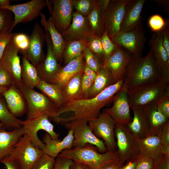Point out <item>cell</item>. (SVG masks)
<instances>
[{"label": "cell", "mask_w": 169, "mask_h": 169, "mask_svg": "<svg viewBox=\"0 0 169 169\" xmlns=\"http://www.w3.org/2000/svg\"><path fill=\"white\" fill-rule=\"evenodd\" d=\"M123 78L107 87L96 96L82 99L63 105L59 108L54 117L55 122L64 126L79 121L88 122L96 118L101 109L112 102L115 95L122 88Z\"/></svg>", "instance_id": "cell-1"}, {"label": "cell", "mask_w": 169, "mask_h": 169, "mask_svg": "<svg viewBox=\"0 0 169 169\" xmlns=\"http://www.w3.org/2000/svg\"><path fill=\"white\" fill-rule=\"evenodd\" d=\"M163 70L150 50L144 57L132 55L123 76V86L128 90L157 82L162 78Z\"/></svg>", "instance_id": "cell-2"}, {"label": "cell", "mask_w": 169, "mask_h": 169, "mask_svg": "<svg viewBox=\"0 0 169 169\" xmlns=\"http://www.w3.org/2000/svg\"><path fill=\"white\" fill-rule=\"evenodd\" d=\"M169 93V73L163 74L160 80L141 85L127 91L130 108H144L156 104Z\"/></svg>", "instance_id": "cell-3"}, {"label": "cell", "mask_w": 169, "mask_h": 169, "mask_svg": "<svg viewBox=\"0 0 169 169\" xmlns=\"http://www.w3.org/2000/svg\"><path fill=\"white\" fill-rule=\"evenodd\" d=\"M58 155L84 163L92 169H101L109 163L119 160L117 151L101 153L95 146L89 144L81 148L64 150Z\"/></svg>", "instance_id": "cell-4"}, {"label": "cell", "mask_w": 169, "mask_h": 169, "mask_svg": "<svg viewBox=\"0 0 169 169\" xmlns=\"http://www.w3.org/2000/svg\"><path fill=\"white\" fill-rule=\"evenodd\" d=\"M15 84L23 94L26 101V119L44 114L48 115L50 118L54 115L59 108L45 95L27 87L23 82Z\"/></svg>", "instance_id": "cell-5"}, {"label": "cell", "mask_w": 169, "mask_h": 169, "mask_svg": "<svg viewBox=\"0 0 169 169\" xmlns=\"http://www.w3.org/2000/svg\"><path fill=\"white\" fill-rule=\"evenodd\" d=\"M115 135L119 160L125 162L140 154L138 142L128 125L115 122Z\"/></svg>", "instance_id": "cell-6"}, {"label": "cell", "mask_w": 169, "mask_h": 169, "mask_svg": "<svg viewBox=\"0 0 169 169\" xmlns=\"http://www.w3.org/2000/svg\"><path fill=\"white\" fill-rule=\"evenodd\" d=\"M43 153L25 134L6 157L16 161L22 169H31Z\"/></svg>", "instance_id": "cell-7"}, {"label": "cell", "mask_w": 169, "mask_h": 169, "mask_svg": "<svg viewBox=\"0 0 169 169\" xmlns=\"http://www.w3.org/2000/svg\"><path fill=\"white\" fill-rule=\"evenodd\" d=\"M88 122L93 134L104 141L107 151H117L115 135V122L113 119L103 110L96 118Z\"/></svg>", "instance_id": "cell-8"}, {"label": "cell", "mask_w": 169, "mask_h": 169, "mask_svg": "<svg viewBox=\"0 0 169 169\" xmlns=\"http://www.w3.org/2000/svg\"><path fill=\"white\" fill-rule=\"evenodd\" d=\"M46 1L53 24L62 34L71 23L74 0Z\"/></svg>", "instance_id": "cell-9"}, {"label": "cell", "mask_w": 169, "mask_h": 169, "mask_svg": "<svg viewBox=\"0 0 169 169\" xmlns=\"http://www.w3.org/2000/svg\"><path fill=\"white\" fill-rule=\"evenodd\" d=\"M49 117L48 115L44 114L22 122V126L25 129V134L35 146L42 150L45 145L38 137L37 133L38 131H45L53 139H58L59 136L54 131V126L49 120Z\"/></svg>", "instance_id": "cell-10"}, {"label": "cell", "mask_w": 169, "mask_h": 169, "mask_svg": "<svg viewBox=\"0 0 169 169\" xmlns=\"http://www.w3.org/2000/svg\"><path fill=\"white\" fill-rule=\"evenodd\" d=\"M47 6L44 0H32L25 3L11 5L1 8L9 10L14 15L11 32L18 24L32 21L40 15L41 11Z\"/></svg>", "instance_id": "cell-11"}, {"label": "cell", "mask_w": 169, "mask_h": 169, "mask_svg": "<svg viewBox=\"0 0 169 169\" xmlns=\"http://www.w3.org/2000/svg\"><path fill=\"white\" fill-rule=\"evenodd\" d=\"M131 0H110L104 17L105 29L110 38L119 33L127 7Z\"/></svg>", "instance_id": "cell-12"}, {"label": "cell", "mask_w": 169, "mask_h": 169, "mask_svg": "<svg viewBox=\"0 0 169 169\" xmlns=\"http://www.w3.org/2000/svg\"><path fill=\"white\" fill-rule=\"evenodd\" d=\"M110 39L125 49L133 56L141 55L146 41L142 24L133 30L119 33Z\"/></svg>", "instance_id": "cell-13"}, {"label": "cell", "mask_w": 169, "mask_h": 169, "mask_svg": "<svg viewBox=\"0 0 169 169\" xmlns=\"http://www.w3.org/2000/svg\"><path fill=\"white\" fill-rule=\"evenodd\" d=\"M71 129L73 130L72 148H81L89 144L95 146L100 153L107 151L104 141L93 134L87 122L80 121L75 123L71 125L68 129Z\"/></svg>", "instance_id": "cell-14"}, {"label": "cell", "mask_w": 169, "mask_h": 169, "mask_svg": "<svg viewBox=\"0 0 169 169\" xmlns=\"http://www.w3.org/2000/svg\"><path fill=\"white\" fill-rule=\"evenodd\" d=\"M128 90L123 85L121 89L115 95L112 106L104 110L115 122L128 125L132 121L127 95Z\"/></svg>", "instance_id": "cell-15"}, {"label": "cell", "mask_w": 169, "mask_h": 169, "mask_svg": "<svg viewBox=\"0 0 169 169\" xmlns=\"http://www.w3.org/2000/svg\"><path fill=\"white\" fill-rule=\"evenodd\" d=\"M44 29L47 54L43 60L36 67L41 79L52 83L61 67L54 52L49 34L46 29Z\"/></svg>", "instance_id": "cell-16"}, {"label": "cell", "mask_w": 169, "mask_h": 169, "mask_svg": "<svg viewBox=\"0 0 169 169\" xmlns=\"http://www.w3.org/2000/svg\"><path fill=\"white\" fill-rule=\"evenodd\" d=\"M29 38L28 49L21 54L36 67L43 60L45 57L43 51L45 41V33L38 23H35Z\"/></svg>", "instance_id": "cell-17"}, {"label": "cell", "mask_w": 169, "mask_h": 169, "mask_svg": "<svg viewBox=\"0 0 169 169\" xmlns=\"http://www.w3.org/2000/svg\"><path fill=\"white\" fill-rule=\"evenodd\" d=\"M131 57L132 55L128 52L119 46L103 61V67L110 72L114 84L123 78Z\"/></svg>", "instance_id": "cell-18"}, {"label": "cell", "mask_w": 169, "mask_h": 169, "mask_svg": "<svg viewBox=\"0 0 169 169\" xmlns=\"http://www.w3.org/2000/svg\"><path fill=\"white\" fill-rule=\"evenodd\" d=\"M87 16L73 11L71 23L62 35L67 42L74 40L87 39L93 35Z\"/></svg>", "instance_id": "cell-19"}, {"label": "cell", "mask_w": 169, "mask_h": 169, "mask_svg": "<svg viewBox=\"0 0 169 169\" xmlns=\"http://www.w3.org/2000/svg\"><path fill=\"white\" fill-rule=\"evenodd\" d=\"M19 51L13 38L7 46L0 60V65L7 69L11 74L15 84L22 82L20 59Z\"/></svg>", "instance_id": "cell-20"}, {"label": "cell", "mask_w": 169, "mask_h": 169, "mask_svg": "<svg viewBox=\"0 0 169 169\" xmlns=\"http://www.w3.org/2000/svg\"><path fill=\"white\" fill-rule=\"evenodd\" d=\"M2 95L9 110L14 116H22L27 111L25 99L14 82Z\"/></svg>", "instance_id": "cell-21"}, {"label": "cell", "mask_w": 169, "mask_h": 169, "mask_svg": "<svg viewBox=\"0 0 169 169\" xmlns=\"http://www.w3.org/2000/svg\"><path fill=\"white\" fill-rule=\"evenodd\" d=\"M83 52L78 57L61 67L52 84L58 86L61 90L75 75L84 70L85 65Z\"/></svg>", "instance_id": "cell-22"}, {"label": "cell", "mask_w": 169, "mask_h": 169, "mask_svg": "<svg viewBox=\"0 0 169 169\" xmlns=\"http://www.w3.org/2000/svg\"><path fill=\"white\" fill-rule=\"evenodd\" d=\"M146 1L131 0L126 9L119 33L133 30L141 24V12Z\"/></svg>", "instance_id": "cell-23"}, {"label": "cell", "mask_w": 169, "mask_h": 169, "mask_svg": "<svg viewBox=\"0 0 169 169\" xmlns=\"http://www.w3.org/2000/svg\"><path fill=\"white\" fill-rule=\"evenodd\" d=\"M43 139L45 145L43 149L44 153L55 159L63 150L72 148L73 130H69L67 135L62 140L53 139L47 133L44 135Z\"/></svg>", "instance_id": "cell-24"}, {"label": "cell", "mask_w": 169, "mask_h": 169, "mask_svg": "<svg viewBox=\"0 0 169 169\" xmlns=\"http://www.w3.org/2000/svg\"><path fill=\"white\" fill-rule=\"evenodd\" d=\"M41 22L48 32L52 42L53 50L58 62L63 60V54L67 41L57 30L50 17L47 19L45 16L41 13Z\"/></svg>", "instance_id": "cell-25"}, {"label": "cell", "mask_w": 169, "mask_h": 169, "mask_svg": "<svg viewBox=\"0 0 169 169\" xmlns=\"http://www.w3.org/2000/svg\"><path fill=\"white\" fill-rule=\"evenodd\" d=\"M25 133V129L22 126L10 131H6L3 127H0V163Z\"/></svg>", "instance_id": "cell-26"}, {"label": "cell", "mask_w": 169, "mask_h": 169, "mask_svg": "<svg viewBox=\"0 0 169 169\" xmlns=\"http://www.w3.org/2000/svg\"><path fill=\"white\" fill-rule=\"evenodd\" d=\"M110 0H98L97 4L87 16L94 35L101 37L105 31L104 17Z\"/></svg>", "instance_id": "cell-27"}, {"label": "cell", "mask_w": 169, "mask_h": 169, "mask_svg": "<svg viewBox=\"0 0 169 169\" xmlns=\"http://www.w3.org/2000/svg\"><path fill=\"white\" fill-rule=\"evenodd\" d=\"M137 141L140 154L153 159L155 161L162 155L163 145L160 139V134H149Z\"/></svg>", "instance_id": "cell-28"}, {"label": "cell", "mask_w": 169, "mask_h": 169, "mask_svg": "<svg viewBox=\"0 0 169 169\" xmlns=\"http://www.w3.org/2000/svg\"><path fill=\"white\" fill-rule=\"evenodd\" d=\"M131 109L134 116L131 122L127 125L130 131L138 141L149 135V128L144 108L133 107Z\"/></svg>", "instance_id": "cell-29"}, {"label": "cell", "mask_w": 169, "mask_h": 169, "mask_svg": "<svg viewBox=\"0 0 169 169\" xmlns=\"http://www.w3.org/2000/svg\"><path fill=\"white\" fill-rule=\"evenodd\" d=\"M149 128V134H160L165 125L169 121L158 109L156 104L143 108Z\"/></svg>", "instance_id": "cell-30"}, {"label": "cell", "mask_w": 169, "mask_h": 169, "mask_svg": "<svg viewBox=\"0 0 169 169\" xmlns=\"http://www.w3.org/2000/svg\"><path fill=\"white\" fill-rule=\"evenodd\" d=\"M83 73L84 70L75 75L62 90L64 104L83 98L81 87Z\"/></svg>", "instance_id": "cell-31"}, {"label": "cell", "mask_w": 169, "mask_h": 169, "mask_svg": "<svg viewBox=\"0 0 169 169\" xmlns=\"http://www.w3.org/2000/svg\"><path fill=\"white\" fill-rule=\"evenodd\" d=\"M149 45L163 70H169V55L163 46L160 31L152 37Z\"/></svg>", "instance_id": "cell-32"}, {"label": "cell", "mask_w": 169, "mask_h": 169, "mask_svg": "<svg viewBox=\"0 0 169 169\" xmlns=\"http://www.w3.org/2000/svg\"><path fill=\"white\" fill-rule=\"evenodd\" d=\"M21 66L22 82L27 87L34 89L41 80L36 67L23 56L22 57Z\"/></svg>", "instance_id": "cell-33"}, {"label": "cell", "mask_w": 169, "mask_h": 169, "mask_svg": "<svg viewBox=\"0 0 169 169\" xmlns=\"http://www.w3.org/2000/svg\"><path fill=\"white\" fill-rule=\"evenodd\" d=\"M97 74L87 99L96 96L108 87L114 84L110 73L105 67L101 68Z\"/></svg>", "instance_id": "cell-34"}, {"label": "cell", "mask_w": 169, "mask_h": 169, "mask_svg": "<svg viewBox=\"0 0 169 169\" xmlns=\"http://www.w3.org/2000/svg\"><path fill=\"white\" fill-rule=\"evenodd\" d=\"M59 108L64 104L62 90L56 85L41 80L36 87Z\"/></svg>", "instance_id": "cell-35"}, {"label": "cell", "mask_w": 169, "mask_h": 169, "mask_svg": "<svg viewBox=\"0 0 169 169\" xmlns=\"http://www.w3.org/2000/svg\"><path fill=\"white\" fill-rule=\"evenodd\" d=\"M87 46V39L76 40L67 42L63 54V60L64 65L79 56Z\"/></svg>", "instance_id": "cell-36"}, {"label": "cell", "mask_w": 169, "mask_h": 169, "mask_svg": "<svg viewBox=\"0 0 169 169\" xmlns=\"http://www.w3.org/2000/svg\"><path fill=\"white\" fill-rule=\"evenodd\" d=\"M0 94V121L4 128L15 129L22 126V120L17 118L10 112L6 102Z\"/></svg>", "instance_id": "cell-37"}, {"label": "cell", "mask_w": 169, "mask_h": 169, "mask_svg": "<svg viewBox=\"0 0 169 169\" xmlns=\"http://www.w3.org/2000/svg\"><path fill=\"white\" fill-rule=\"evenodd\" d=\"M85 64L97 74L103 67V61L86 47L83 51Z\"/></svg>", "instance_id": "cell-38"}, {"label": "cell", "mask_w": 169, "mask_h": 169, "mask_svg": "<svg viewBox=\"0 0 169 169\" xmlns=\"http://www.w3.org/2000/svg\"><path fill=\"white\" fill-rule=\"evenodd\" d=\"M87 40V48L101 59L103 61V63L105 58L100 37L93 34Z\"/></svg>", "instance_id": "cell-39"}, {"label": "cell", "mask_w": 169, "mask_h": 169, "mask_svg": "<svg viewBox=\"0 0 169 169\" xmlns=\"http://www.w3.org/2000/svg\"><path fill=\"white\" fill-rule=\"evenodd\" d=\"M13 23L12 13L7 9L0 8V34L11 33Z\"/></svg>", "instance_id": "cell-40"}, {"label": "cell", "mask_w": 169, "mask_h": 169, "mask_svg": "<svg viewBox=\"0 0 169 169\" xmlns=\"http://www.w3.org/2000/svg\"><path fill=\"white\" fill-rule=\"evenodd\" d=\"M98 0H74V8L76 12L87 16L96 5Z\"/></svg>", "instance_id": "cell-41"}, {"label": "cell", "mask_w": 169, "mask_h": 169, "mask_svg": "<svg viewBox=\"0 0 169 169\" xmlns=\"http://www.w3.org/2000/svg\"><path fill=\"white\" fill-rule=\"evenodd\" d=\"M100 40L105 55V60L120 46L115 43L110 39L105 30L101 37Z\"/></svg>", "instance_id": "cell-42"}, {"label": "cell", "mask_w": 169, "mask_h": 169, "mask_svg": "<svg viewBox=\"0 0 169 169\" xmlns=\"http://www.w3.org/2000/svg\"><path fill=\"white\" fill-rule=\"evenodd\" d=\"M13 41L18 49L19 53L22 54L28 49L30 42L29 36L23 33H15L13 38Z\"/></svg>", "instance_id": "cell-43"}, {"label": "cell", "mask_w": 169, "mask_h": 169, "mask_svg": "<svg viewBox=\"0 0 169 169\" xmlns=\"http://www.w3.org/2000/svg\"><path fill=\"white\" fill-rule=\"evenodd\" d=\"M55 159L43 153L31 169H53Z\"/></svg>", "instance_id": "cell-44"}, {"label": "cell", "mask_w": 169, "mask_h": 169, "mask_svg": "<svg viewBox=\"0 0 169 169\" xmlns=\"http://www.w3.org/2000/svg\"><path fill=\"white\" fill-rule=\"evenodd\" d=\"M167 23L160 15L155 14L150 18L148 24L153 32L156 33L160 32L166 26Z\"/></svg>", "instance_id": "cell-45"}, {"label": "cell", "mask_w": 169, "mask_h": 169, "mask_svg": "<svg viewBox=\"0 0 169 169\" xmlns=\"http://www.w3.org/2000/svg\"><path fill=\"white\" fill-rule=\"evenodd\" d=\"M13 83V79L9 72L0 65V86L8 88Z\"/></svg>", "instance_id": "cell-46"}, {"label": "cell", "mask_w": 169, "mask_h": 169, "mask_svg": "<svg viewBox=\"0 0 169 169\" xmlns=\"http://www.w3.org/2000/svg\"><path fill=\"white\" fill-rule=\"evenodd\" d=\"M155 162L153 159L140 153L136 169H152Z\"/></svg>", "instance_id": "cell-47"}, {"label": "cell", "mask_w": 169, "mask_h": 169, "mask_svg": "<svg viewBox=\"0 0 169 169\" xmlns=\"http://www.w3.org/2000/svg\"><path fill=\"white\" fill-rule=\"evenodd\" d=\"M160 112L167 118H169V93L167 94L156 103Z\"/></svg>", "instance_id": "cell-48"}, {"label": "cell", "mask_w": 169, "mask_h": 169, "mask_svg": "<svg viewBox=\"0 0 169 169\" xmlns=\"http://www.w3.org/2000/svg\"><path fill=\"white\" fill-rule=\"evenodd\" d=\"M15 33L7 32L0 34V60L5 49L12 39Z\"/></svg>", "instance_id": "cell-49"}, {"label": "cell", "mask_w": 169, "mask_h": 169, "mask_svg": "<svg viewBox=\"0 0 169 169\" xmlns=\"http://www.w3.org/2000/svg\"><path fill=\"white\" fill-rule=\"evenodd\" d=\"M73 160L58 155L55 158L53 169H69Z\"/></svg>", "instance_id": "cell-50"}, {"label": "cell", "mask_w": 169, "mask_h": 169, "mask_svg": "<svg viewBox=\"0 0 169 169\" xmlns=\"http://www.w3.org/2000/svg\"><path fill=\"white\" fill-rule=\"evenodd\" d=\"M93 84V82L83 73L81 82V90L83 98H88Z\"/></svg>", "instance_id": "cell-51"}, {"label": "cell", "mask_w": 169, "mask_h": 169, "mask_svg": "<svg viewBox=\"0 0 169 169\" xmlns=\"http://www.w3.org/2000/svg\"><path fill=\"white\" fill-rule=\"evenodd\" d=\"M152 169H169V158L162 155L155 161Z\"/></svg>", "instance_id": "cell-52"}, {"label": "cell", "mask_w": 169, "mask_h": 169, "mask_svg": "<svg viewBox=\"0 0 169 169\" xmlns=\"http://www.w3.org/2000/svg\"><path fill=\"white\" fill-rule=\"evenodd\" d=\"M160 138L163 146L169 145V121L165 125L161 132Z\"/></svg>", "instance_id": "cell-53"}, {"label": "cell", "mask_w": 169, "mask_h": 169, "mask_svg": "<svg viewBox=\"0 0 169 169\" xmlns=\"http://www.w3.org/2000/svg\"><path fill=\"white\" fill-rule=\"evenodd\" d=\"M163 44L169 55V29L166 26L160 31Z\"/></svg>", "instance_id": "cell-54"}, {"label": "cell", "mask_w": 169, "mask_h": 169, "mask_svg": "<svg viewBox=\"0 0 169 169\" xmlns=\"http://www.w3.org/2000/svg\"><path fill=\"white\" fill-rule=\"evenodd\" d=\"M4 164L7 169H22L19 164L15 161L5 157L1 161Z\"/></svg>", "instance_id": "cell-55"}, {"label": "cell", "mask_w": 169, "mask_h": 169, "mask_svg": "<svg viewBox=\"0 0 169 169\" xmlns=\"http://www.w3.org/2000/svg\"><path fill=\"white\" fill-rule=\"evenodd\" d=\"M84 73L93 83L96 77L97 73L85 64L84 69Z\"/></svg>", "instance_id": "cell-56"}, {"label": "cell", "mask_w": 169, "mask_h": 169, "mask_svg": "<svg viewBox=\"0 0 169 169\" xmlns=\"http://www.w3.org/2000/svg\"><path fill=\"white\" fill-rule=\"evenodd\" d=\"M138 157L126 161L125 164L119 169H136Z\"/></svg>", "instance_id": "cell-57"}, {"label": "cell", "mask_w": 169, "mask_h": 169, "mask_svg": "<svg viewBox=\"0 0 169 169\" xmlns=\"http://www.w3.org/2000/svg\"><path fill=\"white\" fill-rule=\"evenodd\" d=\"M124 163L119 160L117 161L109 163L101 169H119L124 165Z\"/></svg>", "instance_id": "cell-58"}, {"label": "cell", "mask_w": 169, "mask_h": 169, "mask_svg": "<svg viewBox=\"0 0 169 169\" xmlns=\"http://www.w3.org/2000/svg\"><path fill=\"white\" fill-rule=\"evenodd\" d=\"M69 169H92L88 165L76 161H73Z\"/></svg>", "instance_id": "cell-59"}, {"label": "cell", "mask_w": 169, "mask_h": 169, "mask_svg": "<svg viewBox=\"0 0 169 169\" xmlns=\"http://www.w3.org/2000/svg\"><path fill=\"white\" fill-rule=\"evenodd\" d=\"M162 153L163 155L169 158V145L163 146Z\"/></svg>", "instance_id": "cell-60"}, {"label": "cell", "mask_w": 169, "mask_h": 169, "mask_svg": "<svg viewBox=\"0 0 169 169\" xmlns=\"http://www.w3.org/2000/svg\"><path fill=\"white\" fill-rule=\"evenodd\" d=\"M155 2L157 3L158 4L161 6H163V7L166 8H168V4L169 1L168 0H154Z\"/></svg>", "instance_id": "cell-61"}, {"label": "cell", "mask_w": 169, "mask_h": 169, "mask_svg": "<svg viewBox=\"0 0 169 169\" xmlns=\"http://www.w3.org/2000/svg\"><path fill=\"white\" fill-rule=\"evenodd\" d=\"M11 5L9 0H0V8Z\"/></svg>", "instance_id": "cell-62"}, {"label": "cell", "mask_w": 169, "mask_h": 169, "mask_svg": "<svg viewBox=\"0 0 169 169\" xmlns=\"http://www.w3.org/2000/svg\"><path fill=\"white\" fill-rule=\"evenodd\" d=\"M8 88L0 86V94H2Z\"/></svg>", "instance_id": "cell-63"}, {"label": "cell", "mask_w": 169, "mask_h": 169, "mask_svg": "<svg viewBox=\"0 0 169 169\" xmlns=\"http://www.w3.org/2000/svg\"><path fill=\"white\" fill-rule=\"evenodd\" d=\"M3 127V124L1 123L0 122V127Z\"/></svg>", "instance_id": "cell-64"}]
</instances>
